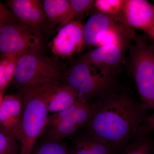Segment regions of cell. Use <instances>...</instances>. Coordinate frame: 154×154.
<instances>
[{"label": "cell", "instance_id": "obj_8", "mask_svg": "<svg viewBox=\"0 0 154 154\" xmlns=\"http://www.w3.org/2000/svg\"><path fill=\"white\" fill-rule=\"evenodd\" d=\"M131 42H125L95 48L83 54L93 68L100 74L117 79L125 61L127 51Z\"/></svg>", "mask_w": 154, "mask_h": 154}, {"label": "cell", "instance_id": "obj_1", "mask_svg": "<svg viewBox=\"0 0 154 154\" xmlns=\"http://www.w3.org/2000/svg\"><path fill=\"white\" fill-rule=\"evenodd\" d=\"M148 110L123 88L96 103L84 127L119 153L150 116Z\"/></svg>", "mask_w": 154, "mask_h": 154}, {"label": "cell", "instance_id": "obj_12", "mask_svg": "<svg viewBox=\"0 0 154 154\" xmlns=\"http://www.w3.org/2000/svg\"><path fill=\"white\" fill-rule=\"evenodd\" d=\"M22 115V103L19 96L15 94L4 96L0 106V131L20 141Z\"/></svg>", "mask_w": 154, "mask_h": 154}, {"label": "cell", "instance_id": "obj_9", "mask_svg": "<svg viewBox=\"0 0 154 154\" xmlns=\"http://www.w3.org/2000/svg\"><path fill=\"white\" fill-rule=\"evenodd\" d=\"M7 7L20 22L48 39L55 32L51 28L40 0H8Z\"/></svg>", "mask_w": 154, "mask_h": 154}, {"label": "cell", "instance_id": "obj_6", "mask_svg": "<svg viewBox=\"0 0 154 154\" xmlns=\"http://www.w3.org/2000/svg\"><path fill=\"white\" fill-rule=\"evenodd\" d=\"M48 40L15 17L0 25V60L30 51L46 52Z\"/></svg>", "mask_w": 154, "mask_h": 154}, {"label": "cell", "instance_id": "obj_15", "mask_svg": "<svg viewBox=\"0 0 154 154\" xmlns=\"http://www.w3.org/2000/svg\"><path fill=\"white\" fill-rule=\"evenodd\" d=\"M153 129L154 116H151L119 154H152L154 142L152 133Z\"/></svg>", "mask_w": 154, "mask_h": 154}, {"label": "cell", "instance_id": "obj_14", "mask_svg": "<svg viewBox=\"0 0 154 154\" xmlns=\"http://www.w3.org/2000/svg\"><path fill=\"white\" fill-rule=\"evenodd\" d=\"M72 154H119L110 146L86 131L75 132L69 137Z\"/></svg>", "mask_w": 154, "mask_h": 154}, {"label": "cell", "instance_id": "obj_17", "mask_svg": "<svg viewBox=\"0 0 154 154\" xmlns=\"http://www.w3.org/2000/svg\"><path fill=\"white\" fill-rule=\"evenodd\" d=\"M45 14L51 28L54 32L66 19L69 13V0L42 1Z\"/></svg>", "mask_w": 154, "mask_h": 154}, {"label": "cell", "instance_id": "obj_22", "mask_svg": "<svg viewBox=\"0 0 154 154\" xmlns=\"http://www.w3.org/2000/svg\"><path fill=\"white\" fill-rule=\"evenodd\" d=\"M0 154H20V144L14 136L0 131Z\"/></svg>", "mask_w": 154, "mask_h": 154}, {"label": "cell", "instance_id": "obj_5", "mask_svg": "<svg viewBox=\"0 0 154 154\" xmlns=\"http://www.w3.org/2000/svg\"><path fill=\"white\" fill-rule=\"evenodd\" d=\"M63 67L58 58L46 52L30 51L23 54L17 61L14 79L9 87L17 91L30 83L60 80Z\"/></svg>", "mask_w": 154, "mask_h": 154}, {"label": "cell", "instance_id": "obj_3", "mask_svg": "<svg viewBox=\"0 0 154 154\" xmlns=\"http://www.w3.org/2000/svg\"><path fill=\"white\" fill-rule=\"evenodd\" d=\"M62 84L71 88L78 99L95 104L123 89L117 79L103 75L94 71L90 63L81 54L64 69Z\"/></svg>", "mask_w": 154, "mask_h": 154}, {"label": "cell", "instance_id": "obj_7", "mask_svg": "<svg viewBox=\"0 0 154 154\" xmlns=\"http://www.w3.org/2000/svg\"><path fill=\"white\" fill-rule=\"evenodd\" d=\"M96 105L78 99L71 107L59 113L48 115L41 137L63 141L65 138L69 137L87 124Z\"/></svg>", "mask_w": 154, "mask_h": 154}, {"label": "cell", "instance_id": "obj_23", "mask_svg": "<svg viewBox=\"0 0 154 154\" xmlns=\"http://www.w3.org/2000/svg\"><path fill=\"white\" fill-rule=\"evenodd\" d=\"M15 18L12 11L7 7L0 2V25Z\"/></svg>", "mask_w": 154, "mask_h": 154}, {"label": "cell", "instance_id": "obj_19", "mask_svg": "<svg viewBox=\"0 0 154 154\" xmlns=\"http://www.w3.org/2000/svg\"><path fill=\"white\" fill-rule=\"evenodd\" d=\"M20 56H7L0 60V92L3 94L13 81L17 61Z\"/></svg>", "mask_w": 154, "mask_h": 154}, {"label": "cell", "instance_id": "obj_20", "mask_svg": "<svg viewBox=\"0 0 154 154\" xmlns=\"http://www.w3.org/2000/svg\"><path fill=\"white\" fill-rule=\"evenodd\" d=\"M70 8L68 16L64 22L57 28L56 31L62 26L68 22L77 19H83L88 12L94 9V0H69Z\"/></svg>", "mask_w": 154, "mask_h": 154}, {"label": "cell", "instance_id": "obj_2", "mask_svg": "<svg viewBox=\"0 0 154 154\" xmlns=\"http://www.w3.org/2000/svg\"><path fill=\"white\" fill-rule=\"evenodd\" d=\"M60 80L30 83L16 91L22 103L20 154H30L42 134L48 116V102Z\"/></svg>", "mask_w": 154, "mask_h": 154}, {"label": "cell", "instance_id": "obj_21", "mask_svg": "<svg viewBox=\"0 0 154 154\" xmlns=\"http://www.w3.org/2000/svg\"><path fill=\"white\" fill-rule=\"evenodd\" d=\"M124 2V0H96L94 2V9L121 22L120 15Z\"/></svg>", "mask_w": 154, "mask_h": 154}, {"label": "cell", "instance_id": "obj_4", "mask_svg": "<svg viewBox=\"0 0 154 154\" xmlns=\"http://www.w3.org/2000/svg\"><path fill=\"white\" fill-rule=\"evenodd\" d=\"M149 39L144 34L136 32L128 50V63L137 87L141 102L147 109L153 110L154 45Z\"/></svg>", "mask_w": 154, "mask_h": 154}, {"label": "cell", "instance_id": "obj_13", "mask_svg": "<svg viewBox=\"0 0 154 154\" xmlns=\"http://www.w3.org/2000/svg\"><path fill=\"white\" fill-rule=\"evenodd\" d=\"M92 12L83 26L84 43L85 47L96 48L99 36L108 31L117 22H120L94 9Z\"/></svg>", "mask_w": 154, "mask_h": 154}, {"label": "cell", "instance_id": "obj_10", "mask_svg": "<svg viewBox=\"0 0 154 154\" xmlns=\"http://www.w3.org/2000/svg\"><path fill=\"white\" fill-rule=\"evenodd\" d=\"M121 22L141 30L151 40L154 39V6L146 0H124Z\"/></svg>", "mask_w": 154, "mask_h": 154}, {"label": "cell", "instance_id": "obj_18", "mask_svg": "<svg viewBox=\"0 0 154 154\" xmlns=\"http://www.w3.org/2000/svg\"><path fill=\"white\" fill-rule=\"evenodd\" d=\"M30 154H72L71 149L63 141L40 137Z\"/></svg>", "mask_w": 154, "mask_h": 154}, {"label": "cell", "instance_id": "obj_11", "mask_svg": "<svg viewBox=\"0 0 154 154\" xmlns=\"http://www.w3.org/2000/svg\"><path fill=\"white\" fill-rule=\"evenodd\" d=\"M82 20L71 21L57 30L50 45L54 57L64 58L82 51L85 47Z\"/></svg>", "mask_w": 154, "mask_h": 154}, {"label": "cell", "instance_id": "obj_16", "mask_svg": "<svg viewBox=\"0 0 154 154\" xmlns=\"http://www.w3.org/2000/svg\"><path fill=\"white\" fill-rule=\"evenodd\" d=\"M78 98L75 91L64 84L58 85L53 91L48 102V115L59 113L75 103Z\"/></svg>", "mask_w": 154, "mask_h": 154}, {"label": "cell", "instance_id": "obj_24", "mask_svg": "<svg viewBox=\"0 0 154 154\" xmlns=\"http://www.w3.org/2000/svg\"><path fill=\"white\" fill-rule=\"evenodd\" d=\"M3 97V94L0 92V106H1V103H2V101Z\"/></svg>", "mask_w": 154, "mask_h": 154}]
</instances>
